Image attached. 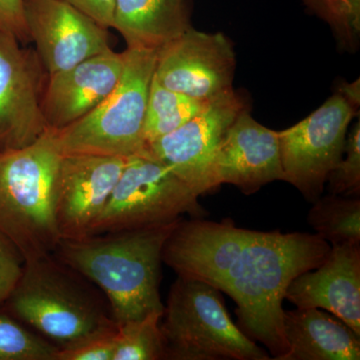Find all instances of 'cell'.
<instances>
[{
	"mask_svg": "<svg viewBox=\"0 0 360 360\" xmlns=\"http://www.w3.org/2000/svg\"><path fill=\"white\" fill-rule=\"evenodd\" d=\"M25 18L47 75L110 49L108 28L63 0H25Z\"/></svg>",
	"mask_w": 360,
	"mask_h": 360,
	"instance_id": "cell-13",
	"label": "cell"
},
{
	"mask_svg": "<svg viewBox=\"0 0 360 360\" xmlns=\"http://www.w3.org/2000/svg\"><path fill=\"white\" fill-rule=\"evenodd\" d=\"M288 350L281 360H359L360 335L321 309L284 310Z\"/></svg>",
	"mask_w": 360,
	"mask_h": 360,
	"instance_id": "cell-18",
	"label": "cell"
},
{
	"mask_svg": "<svg viewBox=\"0 0 360 360\" xmlns=\"http://www.w3.org/2000/svg\"><path fill=\"white\" fill-rule=\"evenodd\" d=\"M179 219L143 229L61 239L54 257L105 296L116 326L163 314L162 251Z\"/></svg>",
	"mask_w": 360,
	"mask_h": 360,
	"instance_id": "cell-2",
	"label": "cell"
},
{
	"mask_svg": "<svg viewBox=\"0 0 360 360\" xmlns=\"http://www.w3.org/2000/svg\"><path fill=\"white\" fill-rule=\"evenodd\" d=\"M328 191L342 196L360 195V120L347 134L340 160L328 175Z\"/></svg>",
	"mask_w": 360,
	"mask_h": 360,
	"instance_id": "cell-25",
	"label": "cell"
},
{
	"mask_svg": "<svg viewBox=\"0 0 360 360\" xmlns=\"http://www.w3.org/2000/svg\"><path fill=\"white\" fill-rule=\"evenodd\" d=\"M158 53L127 49L122 77L110 96L77 122L51 129L63 155L131 158L146 153L144 122Z\"/></svg>",
	"mask_w": 360,
	"mask_h": 360,
	"instance_id": "cell-5",
	"label": "cell"
},
{
	"mask_svg": "<svg viewBox=\"0 0 360 360\" xmlns=\"http://www.w3.org/2000/svg\"><path fill=\"white\" fill-rule=\"evenodd\" d=\"M208 101H198L167 89L153 77L144 122L146 146L179 129L198 115Z\"/></svg>",
	"mask_w": 360,
	"mask_h": 360,
	"instance_id": "cell-21",
	"label": "cell"
},
{
	"mask_svg": "<svg viewBox=\"0 0 360 360\" xmlns=\"http://www.w3.org/2000/svg\"><path fill=\"white\" fill-rule=\"evenodd\" d=\"M285 300L298 309H321L360 335V245L331 246L316 269L293 279Z\"/></svg>",
	"mask_w": 360,
	"mask_h": 360,
	"instance_id": "cell-17",
	"label": "cell"
},
{
	"mask_svg": "<svg viewBox=\"0 0 360 360\" xmlns=\"http://www.w3.org/2000/svg\"><path fill=\"white\" fill-rule=\"evenodd\" d=\"M191 27L187 0H115L112 28L127 49L160 51Z\"/></svg>",
	"mask_w": 360,
	"mask_h": 360,
	"instance_id": "cell-19",
	"label": "cell"
},
{
	"mask_svg": "<svg viewBox=\"0 0 360 360\" xmlns=\"http://www.w3.org/2000/svg\"><path fill=\"white\" fill-rule=\"evenodd\" d=\"M165 359L270 360L271 357L234 323L221 291L177 277L160 321Z\"/></svg>",
	"mask_w": 360,
	"mask_h": 360,
	"instance_id": "cell-6",
	"label": "cell"
},
{
	"mask_svg": "<svg viewBox=\"0 0 360 360\" xmlns=\"http://www.w3.org/2000/svg\"><path fill=\"white\" fill-rule=\"evenodd\" d=\"M236 52L224 33L189 28L158 51L156 82L167 89L208 101L232 89Z\"/></svg>",
	"mask_w": 360,
	"mask_h": 360,
	"instance_id": "cell-10",
	"label": "cell"
},
{
	"mask_svg": "<svg viewBox=\"0 0 360 360\" xmlns=\"http://www.w3.org/2000/svg\"><path fill=\"white\" fill-rule=\"evenodd\" d=\"M359 108L340 91L290 129L277 131L283 181L309 202L322 195L345 150L348 127Z\"/></svg>",
	"mask_w": 360,
	"mask_h": 360,
	"instance_id": "cell-8",
	"label": "cell"
},
{
	"mask_svg": "<svg viewBox=\"0 0 360 360\" xmlns=\"http://www.w3.org/2000/svg\"><path fill=\"white\" fill-rule=\"evenodd\" d=\"M331 245L319 234L250 231L232 265L221 292L236 303L238 328L269 348L271 359L288 352L283 331V300L295 277L316 269Z\"/></svg>",
	"mask_w": 360,
	"mask_h": 360,
	"instance_id": "cell-1",
	"label": "cell"
},
{
	"mask_svg": "<svg viewBox=\"0 0 360 360\" xmlns=\"http://www.w3.org/2000/svg\"><path fill=\"white\" fill-rule=\"evenodd\" d=\"M0 32V151L37 141L49 127L42 110L39 59Z\"/></svg>",
	"mask_w": 360,
	"mask_h": 360,
	"instance_id": "cell-11",
	"label": "cell"
},
{
	"mask_svg": "<svg viewBox=\"0 0 360 360\" xmlns=\"http://www.w3.org/2000/svg\"><path fill=\"white\" fill-rule=\"evenodd\" d=\"M250 231L231 219L215 222L201 217L181 219L165 243L162 262L179 276L198 279L221 291Z\"/></svg>",
	"mask_w": 360,
	"mask_h": 360,
	"instance_id": "cell-14",
	"label": "cell"
},
{
	"mask_svg": "<svg viewBox=\"0 0 360 360\" xmlns=\"http://www.w3.org/2000/svg\"><path fill=\"white\" fill-rule=\"evenodd\" d=\"M124 51L112 49L49 75L42 91V110L49 129L68 127L103 103L115 89L124 68Z\"/></svg>",
	"mask_w": 360,
	"mask_h": 360,
	"instance_id": "cell-16",
	"label": "cell"
},
{
	"mask_svg": "<svg viewBox=\"0 0 360 360\" xmlns=\"http://www.w3.org/2000/svg\"><path fill=\"white\" fill-rule=\"evenodd\" d=\"M105 28L112 27L115 0H63Z\"/></svg>",
	"mask_w": 360,
	"mask_h": 360,
	"instance_id": "cell-29",
	"label": "cell"
},
{
	"mask_svg": "<svg viewBox=\"0 0 360 360\" xmlns=\"http://www.w3.org/2000/svg\"><path fill=\"white\" fill-rule=\"evenodd\" d=\"M53 255L25 262L7 300L11 314L58 348L117 328L108 303Z\"/></svg>",
	"mask_w": 360,
	"mask_h": 360,
	"instance_id": "cell-4",
	"label": "cell"
},
{
	"mask_svg": "<svg viewBox=\"0 0 360 360\" xmlns=\"http://www.w3.org/2000/svg\"><path fill=\"white\" fill-rule=\"evenodd\" d=\"M248 108L245 97L227 90L179 129L149 143L146 153L167 165L198 198L212 193L213 158L227 130Z\"/></svg>",
	"mask_w": 360,
	"mask_h": 360,
	"instance_id": "cell-9",
	"label": "cell"
},
{
	"mask_svg": "<svg viewBox=\"0 0 360 360\" xmlns=\"http://www.w3.org/2000/svg\"><path fill=\"white\" fill-rule=\"evenodd\" d=\"M0 32L20 42L30 39L25 18V0H0Z\"/></svg>",
	"mask_w": 360,
	"mask_h": 360,
	"instance_id": "cell-28",
	"label": "cell"
},
{
	"mask_svg": "<svg viewBox=\"0 0 360 360\" xmlns=\"http://www.w3.org/2000/svg\"><path fill=\"white\" fill-rule=\"evenodd\" d=\"M117 328L97 333L70 347L58 348L56 360H113Z\"/></svg>",
	"mask_w": 360,
	"mask_h": 360,
	"instance_id": "cell-26",
	"label": "cell"
},
{
	"mask_svg": "<svg viewBox=\"0 0 360 360\" xmlns=\"http://www.w3.org/2000/svg\"><path fill=\"white\" fill-rule=\"evenodd\" d=\"M161 317V312H151L143 319L117 326V343L113 360L165 359Z\"/></svg>",
	"mask_w": 360,
	"mask_h": 360,
	"instance_id": "cell-22",
	"label": "cell"
},
{
	"mask_svg": "<svg viewBox=\"0 0 360 360\" xmlns=\"http://www.w3.org/2000/svg\"><path fill=\"white\" fill-rule=\"evenodd\" d=\"M25 262L18 248L0 233V305L7 302L20 283Z\"/></svg>",
	"mask_w": 360,
	"mask_h": 360,
	"instance_id": "cell-27",
	"label": "cell"
},
{
	"mask_svg": "<svg viewBox=\"0 0 360 360\" xmlns=\"http://www.w3.org/2000/svg\"><path fill=\"white\" fill-rule=\"evenodd\" d=\"M184 214L205 217L207 213L186 182L144 153L129 158L87 236L168 224Z\"/></svg>",
	"mask_w": 360,
	"mask_h": 360,
	"instance_id": "cell-7",
	"label": "cell"
},
{
	"mask_svg": "<svg viewBox=\"0 0 360 360\" xmlns=\"http://www.w3.org/2000/svg\"><path fill=\"white\" fill-rule=\"evenodd\" d=\"M129 158L63 155L54 195V213L61 239L87 236Z\"/></svg>",
	"mask_w": 360,
	"mask_h": 360,
	"instance_id": "cell-12",
	"label": "cell"
},
{
	"mask_svg": "<svg viewBox=\"0 0 360 360\" xmlns=\"http://www.w3.org/2000/svg\"><path fill=\"white\" fill-rule=\"evenodd\" d=\"M58 347L21 326L16 319L0 314V360H56Z\"/></svg>",
	"mask_w": 360,
	"mask_h": 360,
	"instance_id": "cell-23",
	"label": "cell"
},
{
	"mask_svg": "<svg viewBox=\"0 0 360 360\" xmlns=\"http://www.w3.org/2000/svg\"><path fill=\"white\" fill-rule=\"evenodd\" d=\"M310 13L326 21L342 51H356L360 39V0H302Z\"/></svg>",
	"mask_w": 360,
	"mask_h": 360,
	"instance_id": "cell-24",
	"label": "cell"
},
{
	"mask_svg": "<svg viewBox=\"0 0 360 360\" xmlns=\"http://www.w3.org/2000/svg\"><path fill=\"white\" fill-rule=\"evenodd\" d=\"M338 91H340L343 96L347 97L348 101H350L354 106L359 108L360 104V89H359V80L357 82H352V84H341L340 89Z\"/></svg>",
	"mask_w": 360,
	"mask_h": 360,
	"instance_id": "cell-30",
	"label": "cell"
},
{
	"mask_svg": "<svg viewBox=\"0 0 360 360\" xmlns=\"http://www.w3.org/2000/svg\"><path fill=\"white\" fill-rule=\"evenodd\" d=\"M61 158L51 129L25 148L0 151V233L25 262L53 255L60 241L54 195Z\"/></svg>",
	"mask_w": 360,
	"mask_h": 360,
	"instance_id": "cell-3",
	"label": "cell"
},
{
	"mask_svg": "<svg viewBox=\"0 0 360 360\" xmlns=\"http://www.w3.org/2000/svg\"><path fill=\"white\" fill-rule=\"evenodd\" d=\"M307 222L331 246L360 245L359 196L330 194L315 200Z\"/></svg>",
	"mask_w": 360,
	"mask_h": 360,
	"instance_id": "cell-20",
	"label": "cell"
},
{
	"mask_svg": "<svg viewBox=\"0 0 360 360\" xmlns=\"http://www.w3.org/2000/svg\"><path fill=\"white\" fill-rule=\"evenodd\" d=\"M283 180L277 131L257 122L248 110L239 113L220 142L212 165L213 188L232 184L246 195Z\"/></svg>",
	"mask_w": 360,
	"mask_h": 360,
	"instance_id": "cell-15",
	"label": "cell"
}]
</instances>
